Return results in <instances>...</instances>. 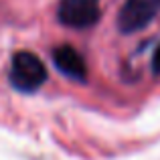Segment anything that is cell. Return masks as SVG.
Listing matches in <instances>:
<instances>
[{
	"instance_id": "obj_3",
	"label": "cell",
	"mask_w": 160,
	"mask_h": 160,
	"mask_svg": "<svg viewBox=\"0 0 160 160\" xmlns=\"http://www.w3.org/2000/svg\"><path fill=\"white\" fill-rule=\"evenodd\" d=\"M102 0H59L57 20L69 28H89L102 16Z\"/></svg>"
},
{
	"instance_id": "obj_5",
	"label": "cell",
	"mask_w": 160,
	"mask_h": 160,
	"mask_svg": "<svg viewBox=\"0 0 160 160\" xmlns=\"http://www.w3.org/2000/svg\"><path fill=\"white\" fill-rule=\"evenodd\" d=\"M152 71L160 73V45L154 49V55H152Z\"/></svg>"
},
{
	"instance_id": "obj_4",
	"label": "cell",
	"mask_w": 160,
	"mask_h": 160,
	"mask_svg": "<svg viewBox=\"0 0 160 160\" xmlns=\"http://www.w3.org/2000/svg\"><path fill=\"white\" fill-rule=\"evenodd\" d=\"M53 65L59 73H63L67 79L77 83L87 81V63L83 55L73 45H59L53 49Z\"/></svg>"
},
{
	"instance_id": "obj_2",
	"label": "cell",
	"mask_w": 160,
	"mask_h": 160,
	"mask_svg": "<svg viewBox=\"0 0 160 160\" xmlns=\"http://www.w3.org/2000/svg\"><path fill=\"white\" fill-rule=\"evenodd\" d=\"M156 14H160V0H126L118 12V31L122 35L144 31Z\"/></svg>"
},
{
	"instance_id": "obj_1",
	"label": "cell",
	"mask_w": 160,
	"mask_h": 160,
	"mask_svg": "<svg viewBox=\"0 0 160 160\" xmlns=\"http://www.w3.org/2000/svg\"><path fill=\"white\" fill-rule=\"evenodd\" d=\"M8 81L20 93H35L47 81V67L32 51H18L10 59Z\"/></svg>"
}]
</instances>
